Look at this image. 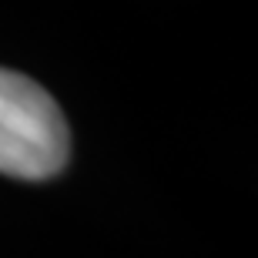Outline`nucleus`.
Wrapping results in <instances>:
<instances>
[{
    "label": "nucleus",
    "instance_id": "nucleus-1",
    "mask_svg": "<svg viewBox=\"0 0 258 258\" xmlns=\"http://www.w3.org/2000/svg\"><path fill=\"white\" fill-rule=\"evenodd\" d=\"M67 154L71 134L57 101L37 81L0 67V171L44 181L67 164Z\"/></svg>",
    "mask_w": 258,
    "mask_h": 258
}]
</instances>
